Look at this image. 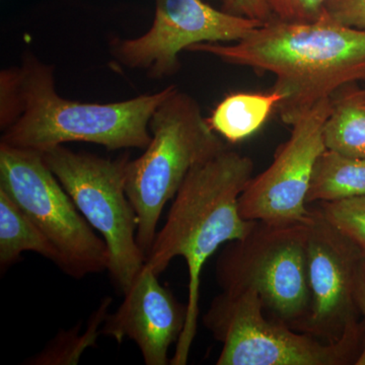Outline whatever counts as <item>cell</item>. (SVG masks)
Returning <instances> with one entry per match:
<instances>
[{
	"mask_svg": "<svg viewBox=\"0 0 365 365\" xmlns=\"http://www.w3.org/2000/svg\"><path fill=\"white\" fill-rule=\"evenodd\" d=\"M54 67L32 53L0 73V143L44 153L68 143L109 150H145L153 113L173 86L110 104L69 100L56 90Z\"/></svg>",
	"mask_w": 365,
	"mask_h": 365,
	"instance_id": "1",
	"label": "cell"
},
{
	"mask_svg": "<svg viewBox=\"0 0 365 365\" xmlns=\"http://www.w3.org/2000/svg\"><path fill=\"white\" fill-rule=\"evenodd\" d=\"M187 51L272 73V88L283 96L276 112L289 126L340 88L365 81V30L342 25L325 11L314 21L272 20L237 42L200 43Z\"/></svg>",
	"mask_w": 365,
	"mask_h": 365,
	"instance_id": "2",
	"label": "cell"
},
{
	"mask_svg": "<svg viewBox=\"0 0 365 365\" xmlns=\"http://www.w3.org/2000/svg\"><path fill=\"white\" fill-rule=\"evenodd\" d=\"M248 155L227 146L197 165L173 199L167 220L155 235L145 265L160 275L173 259L182 257L188 267L187 318L172 365H185L195 339L201 274L220 247L242 239L255 222L240 212V197L253 178Z\"/></svg>",
	"mask_w": 365,
	"mask_h": 365,
	"instance_id": "3",
	"label": "cell"
},
{
	"mask_svg": "<svg viewBox=\"0 0 365 365\" xmlns=\"http://www.w3.org/2000/svg\"><path fill=\"white\" fill-rule=\"evenodd\" d=\"M150 130L148 148L129 160L126 169V194L136 212L137 242L145 257L165 204L175 198L197 165L225 146L195 98L176 86L153 113Z\"/></svg>",
	"mask_w": 365,
	"mask_h": 365,
	"instance_id": "4",
	"label": "cell"
},
{
	"mask_svg": "<svg viewBox=\"0 0 365 365\" xmlns=\"http://www.w3.org/2000/svg\"><path fill=\"white\" fill-rule=\"evenodd\" d=\"M254 290L215 297L203 324L222 344L217 365L354 364L365 340V322L348 329L339 340L325 342L266 318Z\"/></svg>",
	"mask_w": 365,
	"mask_h": 365,
	"instance_id": "5",
	"label": "cell"
},
{
	"mask_svg": "<svg viewBox=\"0 0 365 365\" xmlns=\"http://www.w3.org/2000/svg\"><path fill=\"white\" fill-rule=\"evenodd\" d=\"M307 223L255 222L244 237L225 245L215 268L222 292L254 290L274 319L297 331L311 306Z\"/></svg>",
	"mask_w": 365,
	"mask_h": 365,
	"instance_id": "6",
	"label": "cell"
},
{
	"mask_svg": "<svg viewBox=\"0 0 365 365\" xmlns=\"http://www.w3.org/2000/svg\"><path fill=\"white\" fill-rule=\"evenodd\" d=\"M42 155L79 212L102 235L109 252L107 270L124 294L146 260L137 242L136 212L126 194L128 153L111 160L60 145Z\"/></svg>",
	"mask_w": 365,
	"mask_h": 365,
	"instance_id": "7",
	"label": "cell"
},
{
	"mask_svg": "<svg viewBox=\"0 0 365 365\" xmlns=\"http://www.w3.org/2000/svg\"><path fill=\"white\" fill-rule=\"evenodd\" d=\"M0 189L26 213L76 279L107 270L109 252L38 151L0 143Z\"/></svg>",
	"mask_w": 365,
	"mask_h": 365,
	"instance_id": "8",
	"label": "cell"
},
{
	"mask_svg": "<svg viewBox=\"0 0 365 365\" xmlns=\"http://www.w3.org/2000/svg\"><path fill=\"white\" fill-rule=\"evenodd\" d=\"M263 25L260 21L218 11L202 0H155L150 30L134 39H116L111 51L129 69L163 79L180 69L179 54L200 43H234Z\"/></svg>",
	"mask_w": 365,
	"mask_h": 365,
	"instance_id": "9",
	"label": "cell"
},
{
	"mask_svg": "<svg viewBox=\"0 0 365 365\" xmlns=\"http://www.w3.org/2000/svg\"><path fill=\"white\" fill-rule=\"evenodd\" d=\"M331 98L321 101L292 125V133L276 151L272 163L252 178L240 197L244 220L275 225L307 222V196L319 155L327 150L324 126Z\"/></svg>",
	"mask_w": 365,
	"mask_h": 365,
	"instance_id": "10",
	"label": "cell"
},
{
	"mask_svg": "<svg viewBox=\"0 0 365 365\" xmlns=\"http://www.w3.org/2000/svg\"><path fill=\"white\" fill-rule=\"evenodd\" d=\"M311 209L307 223L311 306L297 331L334 342L360 323L354 280L357 266L364 256L324 217L317 206Z\"/></svg>",
	"mask_w": 365,
	"mask_h": 365,
	"instance_id": "11",
	"label": "cell"
},
{
	"mask_svg": "<svg viewBox=\"0 0 365 365\" xmlns=\"http://www.w3.org/2000/svg\"><path fill=\"white\" fill-rule=\"evenodd\" d=\"M158 276L144 264L101 331L119 343L134 341L146 365L170 364V348L181 337L187 318V304L178 302Z\"/></svg>",
	"mask_w": 365,
	"mask_h": 365,
	"instance_id": "12",
	"label": "cell"
},
{
	"mask_svg": "<svg viewBox=\"0 0 365 365\" xmlns=\"http://www.w3.org/2000/svg\"><path fill=\"white\" fill-rule=\"evenodd\" d=\"M282 100L273 88L266 93H232L216 106L208 124L228 143H241L266 123Z\"/></svg>",
	"mask_w": 365,
	"mask_h": 365,
	"instance_id": "13",
	"label": "cell"
},
{
	"mask_svg": "<svg viewBox=\"0 0 365 365\" xmlns=\"http://www.w3.org/2000/svg\"><path fill=\"white\" fill-rule=\"evenodd\" d=\"M327 150L365 158V103L355 83L331 97V112L324 126Z\"/></svg>",
	"mask_w": 365,
	"mask_h": 365,
	"instance_id": "14",
	"label": "cell"
},
{
	"mask_svg": "<svg viewBox=\"0 0 365 365\" xmlns=\"http://www.w3.org/2000/svg\"><path fill=\"white\" fill-rule=\"evenodd\" d=\"M365 196V158L326 150L312 174L307 203L332 202Z\"/></svg>",
	"mask_w": 365,
	"mask_h": 365,
	"instance_id": "15",
	"label": "cell"
},
{
	"mask_svg": "<svg viewBox=\"0 0 365 365\" xmlns=\"http://www.w3.org/2000/svg\"><path fill=\"white\" fill-rule=\"evenodd\" d=\"M24 252H34L60 268L61 257L52 242L4 190L0 189V266L6 270Z\"/></svg>",
	"mask_w": 365,
	"mask_h": 365,
	"instance_id": "16",
	"label": "cell"
},
{
	"mask_svg": "<svg viewBox=\"0 0 365 365\" xmlns=\"http://www.w3.org/2000/svg\"><path fill=\"white\" fill-rule=\"evenodd\" d=\"M112 304V299L105 297L97 311L93 312L86 331L81 332V325L69 331H60L45 349L35 355L26 364L35 365H71L78 364L81 355L88 348L97 344L98 336L102 335L100 327L105 323L108 309Z\"/></svg>",
	"mask_w": 365,
	"mask_h": 365,
	"instance_id": "17",
	"label": "cell"
},
{
	"mask_svg": "<svg viewBox=\"0 0 365 365\" xmlns=\"http://www.w3.org/2000/svg\"><path fill=\"white\" fill-rule=\"evenodd\" d=\"M324 217L360 250L365 257V196L319 202Z\"/></svg>",
	"mask_w": 365,
	"mask_h": 365,
	"instance_id": "18",
	"label": "cell"
},
{
	"mask_svg": "<svg viewBox=\"0 0 365 365\" xmlns=\"http://www.w3.org/2000/svg\"><path fill=\"white\" fill-rule=\"evenodd\" d=\"M273 20L307 23L318 20L328 0H265Z\"/></svg>",
	"mask_w": 365,
	"mask_h": 365,
	"instance_id": "19",
	"label": "cell"
},
{
	"mask_svg": "<svg viewBox=\"0 0 365 365\" xmlns=\"http://www.w3.org/2000/svg\"><path fill=\"white\" fill-rule=\"evenodd\" d=\"M325 11L342 25L365 30V0H328Z\"/></svg>",
	"mask_w": 365,
	"mask_h": 365,
	"instance_id": "20",
	"label": "cell"
},
{
	"mask_svg": "<svg viewBox=\"0 0 365 365\" xmlns=\"http://www.w3.org/2000/svg\"><path fill=\"white\" fill-rule=\"evenodd\" d=\"M225 11L265 24L273 20L265 0H227Z\"/></svg>",
	"mask_w": 365,
	"mask_h": 365,
	"instance_id": "21",
	"label": "cell"
},
{
	"mask_svg": "<svg viewBox=\"0 0 365 365\" xmlns=\"http://www.w3.org/2000/svg\"><path fill=\"white\" fill-rule=\"evenodd\" d=\"M354 300L360 314L365 319V257L360 260L355 274Z\"/></svg>",
	"mask_w": 365,
	"mask_h": 365,
	"instance_id": "22",
	"label": "cell"
},
{
	"mask_svg": "<svg viewBox=\"0 0 365 365\" xmlns=\"http://www.w3.org/2000/svg\"><path fill=\"white\" fill-rule=\"evenodd\" d=\"M354 364L365 365V340L364 345H362L361 349H360L359 356H357L356 360H355Z\"/></svg>",
	"mask_w": 365,
	"mask_h": 365,
	"instance_id": "23",
	"label": "cell"
},
{
	"mask_svg": "<svg viewBox=\"0 0 365 365\" xmlns=\"http://www.w3.org/2000/svg\"><path fill=\"white\" fill-rule=\"evenodd\" d=\"M362 98H364V102L365 103V88L362 90Z\"/></svg>",
	"mask_w": 365,
	"mask_h": 365,
	"instance_id": "24",
	"label": "cell"
},
{
	"mask_svg": "<svg viewBox=\"0 0 365 365\" xmlns=\"http://www.w3.org/2000/svg\"><path fill=\"white\" fill-rule=\"evenodd\" d=\"M222 1L223 2V4H225V2H227V0H222Z\"/></svg>",
	"mask_w": 365,
	"mask_h": 365,
	"instance_id": "25",
	"label": "cell"
}]
</instances>
